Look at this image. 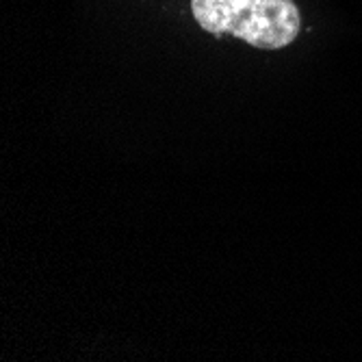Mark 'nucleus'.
<instances>
[{"instance_id":"nucleus-1","label":"nucleus","mask_w":362,"mask_h":362,"mask_svg":"<svg viewBox=\"0 0 362 362\" xmlns=\"http://www.w3.org/2000/svg\"><path fill=\"white\" fill-rule=\"evenodd\" d=\"M195 22L213 35L241 37L260 50H280L298 40L302 18L293 0H191Z\"/></svg>"}]
</instances>
